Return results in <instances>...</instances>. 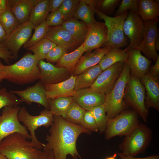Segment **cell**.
Listing matches in <instances>:
<instances>
[{
  "label": "cell",
  "instance_id": "cell-1",
  "mask_svg": "<svg viewBox=\"0 0 159 159\" xmlns=\"http://www.w3.org/2000/svg\"><path fill=\"white\" fill-rule=\"evenodd\" d=\"M54 121L46 136V144L43 149L52 150L55 159H67L70 155L73 158L78 156L82 159L77 150L76 142L82 133L91 132L80 125L69 122L62 117L53 115Z\"/></svg>",
  "mask_w": 159,
  "mask_h": 159
},
{
  "label": "cell",
  "instance_id": "cell-2",
  "mask_svg": "<svg viewBox=\"0 0 159 159\" xmlns=\"http://www.w3.org/2000/svg\"><path fill=\"white\" fill-rule=\"evenodd\" d=\"M39 60L35 54L28 52L13 64H2L0 69L3 80L22 85L39 80L40 72L38 65Z\"/></svg>",
  "mask_w": 159,
  "mask_h": 159
},
{
  "label": "cell",
  "instance_id": "cell-3",
  "mask_svg": "<svg viewBox=\"0 0 159 159\" xmlns=\"http://www.w3.org/2000/svg\"><path fill=\"white\" fill-rule=\"evenodd\" d=\"M42 151L19 133L9 135L0 142V153L7 159H37Z\"/></svg>",
  "mask_w": 159,
  "mask_h": 159
},
{
  "label": "cell",
  "instance_id": "cell-4",
  "mask_svg": "<svg viewBox=\"0 0 159 159\" xmlns=\"http://www.w3.org/2000/svg\"><path fill=\"white\" fill-rule=\"evenodd\" d=\"M130 76V69L126 62L113 88L105 95L104 104L109 119L115 117L126 107L124 99L125 91Z\"/></svg>",
  "mask_w": 159,
  "mask_h": 159
},
{
  "label": "cell",
  "instance_id": "cell-5",
  "mask_svg": "<svg viewBox=\"0 0 159 159\" xmlns=\"http://www.w3.org/2000/svg\"><path fill=\"white\" fill-rule=\"evenodd\" d=\"M151 129L146 125L139 123L132 131L125 136L119 148L122 153L135 157L143 153L150 143L152 137Z\"/></svg>",
  "mask_w": 159,
  "mask_h": 159
},
{
  "label": "cell",
  "instance_id": "cell-6",
  "mask_svg": "<svg viewBox=\"0 0 159 159\" xmlns=\"http://www.w3.org/2000/svg\"><path fill=\"white\" fill-rule=\"evenodd\" d=\"M145 87L140 79L131 75L125 91L124 100L145 122H147L148 110L145 105Z\"/></svg>",
  "mask_w": 159,
  "mask_h": 159
},
{
  "label": "cell",
  "instance_id": "cell-7",
  "mask_svg": "<svg viewBox=\"0 0 159 159\" xmlns=\"http://www.w3.org/2000/svg\"><path fill=\"white\" fill-rule=\"evenodd\" d=\"M128 11L116 16L111 17L96 11L98 17L105 21L108 31L107 41L103 45V47L108 46L112 48H120L128 46L129 40L125 36L123 31V24Z\"/></svg>",
  "mask_w": 159,
  "mask_h": 159
},
{
  "label": "cell",
  "instance_id": "cell-8",
  "mask_svg": "<svg viewBox=\"0 0 159 159\" xmlns=\"http://www.w3.org/2000/svg\"><path fill=\"white\" fill-rule=\"evenodd\" d=\"M18 118L20 122H22L29 130L32 143L35 147L41 150L45 144L37 140L35 131L41 126L47 128L52 125L54 121V116L50 110L45 109L41 111L39 115L34 116L30 115L26 107L23 106L20 108Z\"/></svg>",
  "mask_w": 159,
  "mask_h": 159
},
{
  "label": "cell",
  "instance_id": "cell-9",
  "mask_svg": "<svg viewBox=\"0 0 159 159\" xmlns=\"http://www.w3.org/2000/svg\"><path fill=\"white\" fill-rule=\"evenodd\" d=\"M139 115L132 110H124L115 118L109 119L105 131V139L126 136L139 123Z\"/></svg>",
  "mask_w": 159,
  "mask_h": 159
},
{
  "label": "cell",
  "instance_id": "cell-10",
  "mask_svg": "<svg viewBox=\"0 0 159 159\" xmlns=\"http://www.w3.org/2000/svg\"><path fill=\"white\" fill-rule=\"evenodd\" d=\"M20 107H5L0 115V142L6 136L19 133L28 140L31 136L26 127L19 121L18 114Z\"/></svg>",
  "mask_w": 159,
  "mask_h": 159
},
{
  "label": "cell",
  "instance_id": "cell-11",
  "mask_svg": "<svg viewBox=\"0 0 159 159\" xmlns=\"http://www.w3.org/2000/svg\"><path fill=\"white\" fill-rule=\"evenodd\" d=\"M34 26L29 21L19 24L3 42L15 59L21 48L29 40Z\"/></svg>",
  "mask_w": 159,
  "mask_h": 159
},
{
  "label": "cell",
  "instance_id": "cell-12",
  "mask_svg": "<svg viewBox=\"0 0 159 159\" xmlns=\"http://www.w3.org/2000/svg\"><path fill=\"white\" fill-rule=\"evenodd\" d=\"M125 63L118 62L103 71L90 88L105 95L108 94L115 85Z\"/></svg>",
  "mask_w": 159,
  "mask_h": 159
},
{
  "label": "cell",
  "instance_id": "cell-13",
  "mask_svg": "<svg viewBox=\"0 0 159 159\" xmlns=\"http://www.w3.org/2000/svg\"><path fill=\"white\" fill-rule=\"evenodd\" d=\"M123 29L125 35L129 40L127 50L135 48L143 39L144 22L138 14L130 11L124 21Z\"/></svg>",
  "mask_w": 159,
  "mask_h": 159
},
{
  "label": "cell",
  "instance_id": "cell-14",
  "mask_svg": "<svg viewBox=\"0 0 159 159\" xmlns=\"http://www.w3.org/2000/svg\"><path fill=\"white\" fill-rule=\"evenodd\" d=\"M159 19L148 21L144 23V29L141 42L134 49L142 52L146 57L155 62L159 54L156 51L154 44L157 33L159 31L158 25Z\"/></svg>",
  "mask_w": 159,
  "mask_h": 159
},
{
  "label": "cell",
  "instance_id": "cell-15",
  "mask_svg": "<svg viewBox=\"0 0 159 159\" xmlns=\"http://www.w3.org/2000/svg\"><path fill=\"white\" fill-rule=\"evenodd\" d=\"M10 92L18 96L21 104L25 103L29 105L35 103L39 104L45 109H49V100L47 99L45 86L40 80L33 86L22 90L10 91Z\"/></svg>",
  "mask_w": 159,
  "mask_h": 159
},
{
  "label": "cell",
  "instance_id": "cell-16",
  "mask_svg": "<svg viewBox=\"0 0 159 159\" xmlns=\"http://www.w3.org/2000/svg\"><path fill=\"white\" fill-rule=\"evenodd\" d=\"M107 28L104 23L96 21L89 27L86 37L83 43L85 52H91L100 48L107 41Z\"/></svg>",
  "mask_w": 159,
  "mask_h": 159
},
{
  "label": "cell",
  "instance_id": "cell-17",
  "mask_svg": "<svg viewBox=\"0 0 159 159\" xmlns=\"http://www.w3.org/2000/svg\"><path fill=\"white\" fill-rule=\"evenodd\" d=\"M38 65L40 72L39 80L44 86L64 80L71 73L64 68L57 67L43 60L39 61Z\"/></svg>",
  "mask_w": 159,
  "mask_h": 159
},
{
  "label": "cell",
  "instance_id": "cell-18",
  "mask_svg": "<svg viewBox=\"0 0 159 159\" xmlns=\"http://www.w3.org/2000/svg\"><path fill=\"white\" fill-rule=\"evenodd\" d=\"M141 52L135 49L127 50L128 64L130 74L140 79L148 72L152 61L142 55Z\"/></svg>",
  "mask_w": 159,
  "mask_h": 159
},
{
  "label": "cell",
  "instance_id": "cell-19",
  "mask_svg": "<svg viewBox=\"0 0 159 159\" xmlns=\"http://www.w3.org/2000/svg\"><path fill=\"white\" fill-rule=\"evenodd\" d=\"M105 95L95 91L90 87L76 91L73 100L86 111L104 104Z\"/></svg>",
  "mask_w": 159,
  "mask_h": 159
},
{
  "label": "cell",
  "instance_id": "cell-20",
  "mask_svg": "<svg viewBox=\"0 0 159 159\" xmlns=\"http://www.w3.org/2000/svg\"><path fill=\"white\" fill-rule=\"evenodd\" d=\"M145 91V105L148 110L153 108L159 111V78L153 77L147 73L140 78Z\"/></svg>",
  "mask_w": 159,
  "mask_h": 159
},
{
  "label": "cell",
  "instance_id": "cell-21",
  "mask_svg": "<svg viewBox=\"0 0 159 159\" xmlns=\"http://www.w3.org/2000/svg\"><path fill=\"white\" fill-rule=\"evenodd\" d=\"M77 75H72L62 81L45 85L47 99L48 100L62 97H73L76 91L74 89Z\"/></svg>",
  "mask_w": 159,
  "mask_h": 159
},
{
  "label": "cell",
  "instance_id": "cell-22",
  "mask_svg": "<svg viewBox=\"0 0 159 159\" xmlns=\"http://www.w3.org/2000/svg\"><path fill=\"white\" fill-rule=\"evenodd\" d=\"M111 49L110 47L105 46L82 56L72 72V75H78L86 69L98 64L104 56Z\"/></svg>",
  "mask_w": 159,
  "mask_h": 159
},
{
  "label": "cell",
  "instance_id": "cell-23",
  "mask_svg": "<svg viewBox=\"0 0 159 159\" xmlns=\"http://www.w3.org/2000/svg\"><path fill=\"white\" fill-rule=\"evenodd\" d=\"M45 38L51 40L57 46L68 49L78 43L61 25L49 27Z\"/></svg>",
  "mask_w": 159,
  "mask_h": 159
},
{
  "label": "cell",
  "instance_id": "cell-24",
  "mask_svg": "<svg viewBox=\"0 0 159 159\" xmlns=\"http://www.w3.org/2000/svg\"><path fill=\"white\" fill-rule=\"evenodd\" d=\"M39 0H11L12 6L9 7L19 24L28 21L33 6Z\"/></svg>",
  "mask_w": 159,
  "mask_h": 159
},
{
  "label": "cell",
  "instance_id": "cell-25",
  "mask_svg": "<svg viewBox=\"0 0 159 159\" xmlns=\"http://www.w3.org/2000/svg\"><path fill=\"white\" fill-rule=\"evenodd\" d=\"M95 0H80L73 16L84 22L89 27L96 21L94 17L96 11Z\"/></svg>",
  "mask_w": 159,
  "mask_h": 159
},
{
  "label": "cell",
  "instance_id": "cell-26",
  "mask_svg": "<svg viewBox=\"0 0 159 159\" xmlns=\"http://www.w3.org/2000/svg\"><path fill=\"white\" fill-rule=\"evenodd\" d=\"M61 26L78 43L84 41L89 29L84 22L73 17L64 21Z\"/></svg>",
  "mask_w": 159,
  "mask_h": 159
},
{
  "label": "cell",
  "instance_id": "cell-27",
  "mask_svg": "<svg viewBox=\"0 0 159 159\" xmlns=\"http://www.w3.org/2000/svg\"><path fill=\"white\" fill-rule=\"evenodd\" d=\"M102 71L98 64L83 71L77 76L74 85L75 90L90 87Z\"/></svg>",
  "mask_w": 159,
  "mask_h": 159
},
{
  "label": "cell",
  "instance_id": "cell-28",
  "mask_svg": "<svg viewBox=\"0 0 159 159\" xmlns=\"http://www.w3.org/2000/svg\"><path fill=\"white\" fill-rule=\"evenodd\" d=\"M138 15L144 22L159 19V1L138 0Z\"/></svg>",
  "mask_w": 159,
  "mask_h": 159
},
{
  "label": "cell",
  "instance_id": "cell-29",
  "mask_svg": "<svg viewBox=\"0 0 159 159\" xmlns=\"http://www.w3.org/2000/svg\"><path fill=\"white\" fill-rule=\"evenodd\" d=\"M127 48H112L102 57L98 64L103 71L119 62H126L127 59Z\"/></svg>",
  "mask_w": 159,
  "mask_h": 159
},
{
  "label": "cell",
  "instance_id": "cell-30",
  "mask_svg": "<svg viewBox=\"0 0 159 159\" xmlns=\"http://www.w3.org/2000/svg\"><path fill=\"white\" fill-rule=\"evenodd\" d=\"M49 12V0H39L33 6L28 21L35 27L45 21Z\"/></svg>",
  "mask_w": 159,
  "mask_h": 159
},
{
  "label": "cell",
  "instance_id": "cell-31",
  "mask_svg": "<svg viewBox=\"0 0 159 159\" xmlns=\"http://www.w3.org/2000/svg\"><path fill=\"white\" fill-rule=\"evenodd\" d=\"M85 52L82 43L74 51L69 53H66L56 63L55 66L63 67L72 73L80 58Z\"/></svg>",
  "mask_w": 159,
  "mask_h": 159
},
{
  "label": "cell",
  "instance_id": "cell-32",
  "mask_svg": "<svg viewBox=\"0 0 159 159\" xmlns=\"http://www.w3.org/2000/svg\"><path fill=\"white\" fill-rule=\"evenodd\" d=\"M73 100V97L50 99L49 101V110L53 115L60 116L64 118L67 111Z\"/></svg>",
  "mask_w": 159,
  "mask_h": 159
},
{
  "label": "cell",
  "instance_id": "cell-33",
  "mask_svg": "<svg viewBox=\"0 0 159 159\" xmlns=\"http://www.w3.org/2000/svg\"><path fill=\"white\" fill-rule=\"evenodd\" d=\"M56 46L51 40L44 38L26 49L32 52L40 60L45 59L50 50Z\"/></svg>",
  "mask_w": 159,
  "mask_h": 159
},
{
  "label": "cell",
  "instance_id": "cell-34",
  "mask_svg": "<svg viewBox=\"0 0 159 159\" xmlns=\"http://www.w3.org/2000/svg\"><path fill=\"white\" fill-rule=\"evenodd\" d=\"M86 111L73 100L64 119L69 122L80 125Z\"/></svg>",
  "mask_w": 159,
  "mask_h": 159
},
{
  "label": "cell",
  "instance_id": "cell-35",
  "mask_svg": "<svg viewBox=\"0 0 159 159\" xmlns=\"http://www.w3.org/2000/svg\"><path fill=\"white\" fill-rule=\"evenodd\" d=\"M0 23L7 36L20 24L8 5L7 9L0 14Z\"/></svg>",
  "mask_w": 159,
  "mask_h": 159
},
{
  "label": "cell",
  "instance_id": "cell-36",
  "mask_svg": "<svg viewBox=\"0 0 159 159\" xmlns=\"http://www.w3.org/2000/svg\"><path fill=\"white\" fill-rule=\"evenodd\" d=\"M100 133L105 132L109 119L106 113L104 104L94 107L90 110Z\"/></svg>",
  "mask_w": 159,
  "mask_h": 159
},
{
  "label": "cell",
  "instance_id": "cell-37",
  "mask_svg": "<svg viewBox=\"0 0 159 159\" xmlns=\"http://www.w3.org/2000/svg\"><path fill=\"white\" fill-rule=\"evenodd\" d=\"M121 1V0H95V11L110 16L114 13L115 9Z\"/></svg>",
  "mask_w": 159,
  "mask_h": 159
},
{
  "label": "cell",
  "instance_id": "cell-38",
  "mask_svg": "<svg viewBox=\"0 0 159 159\" xmlns=\"http://www.w3.org/2000/svg\"><path fill=\"white\" fill-rule=\"evenodd\" d=\"M20 104L15 95L8 92L5 87L0 88V110L5 107H16Z\"/></svg>",
  "mask_w": 159,
  "mask_h": 159
},
{
  "label": "cell",
  "instance_id": "cell-39",
  "mask_svg": "<svg viewBox=\"0 0 159 159\" xmlns=\"http://www.w3.org/2000/svg\"><path fill=\"white\" fill-rule=\"evenodd\" d=\"M49 27L45 21L34 27V31L33 34L23 46V47L26 49L45 38Z\"/></svg>",
  "mask_w": 159,
  "mask_h": 159
},
{
  "label": "cell",
  "instance_id": "cell-40",
  "mask_svg": "<svg viewBox=\"0 0 159 159\" xmlns=\"http://www.w3.org/2000/svg\"><path fill=\"white\" fill-rule=\"evenodd\" d=\"M79 0H63V3L58 10L63 16L64 21L73 17Z\"/></svg>",
  "mask_w": 159,
  "mask_h": 159
},
{
  "label": "cell",
  "instance_id": "cell-41",
  "mask_svg": "<svg viewBox=\"0 0 159 159\" xmlns=\"http://www.w3.org/2000/svg\"><path fill=\"white\" fill-rule=\"evenodd\" d=\"M127 10H130L138 14V0H122L119 8L116 11L115 16H119Z\"/></svg>",
  "mask_w": 159,
  "mask_h": 159
},
{
  "label": "cell",
  "instance_id": "cell-42",
  "mask_svg": "<svg viewBox=\"0 0 159 159\" xmlns=\"http://www.w3.org/2000/svg\"><path fill=\"white\" fill-rule=\"evenodd\" d=\"M68 50L64 47L57 45L50 50L45 59L48 62L57 63L62 56L67 53Z\"/></svg>",
  "mask_w": 159,
  "mask_h": 159
},
{
  "label": "cell",
  "instance_id": "cell-43",
  "mask_svg": "<svg viewBox=\"0 0 159 159\" xmlns=\"http://www.w3.org/2000/svg\"><path fill=\"white\" fill-rule=\"evenodd\" d=\"M80 125L91 132H97L98 128L90 111H86Z\"/></svg>",
  "mask_w": 159,
  "mask_h": 159
},
{
  "label": "cell",
  "instance_id": "cell-44",
  "mask_svg": "<svg viewBox=\"0 0 159 159\" xmlns=\"http://www.w3.org/2000/svg\"><path fill=\"white\" fill-rule=\"evenodd\" d=\"M64 21L63 16L58 10L49 14L45 21L49 27L61 26Z\"/></svg>",
  "mask_w": 159,
  "mask_h": 159
},
{
  "label": "cell",
  "instance_id": "cell-45",
  "mask_svg": "<svg viewBox=\"0 0 159 159\" xmlns=\"http://www.w3.org/2000/svg\"><path fill=\"white\" fill-rule=\"evenodd\" d=\"M0 58L8 64L11 60L15 59L11 53L3 42H0Z\"/></svg>",
  "mask_w": 159,
  "mask_h": 159
},
{
  "label": "cell",
  "instance_id": "cell-46",
  "mask_svg": "<svg viewBox=\"0 0 159 159\" xmlns=\"http://www.w3.org/2000/svg\"><path fill=\"white\" fill-rule=\"evenodd\" d=\"M147 73L153 77L159 78V55L155 64L150 67Z\"/></svg>",
  "mask_w": 159,
  "mask_h": 159
},
{
  "label": "cell",
  "instance_id": "cell-47",
  "mask_svg": "<svg viewBox=\"0 0 159 159\" xmlns=\"http://www.w3.org/2000/svg\"><path fill=\"white\" fill-rule=\"evenodd\" d=\"M63 1V0H49V11L52 12L58 10Z\"/></svg>",
  "mask_w": 159,
  "mask_h": 159
},
{
  "label": "cell",
  "instance_id": "cell-48",
  "mask_svg": "<svg viewBox=\"0 0 159 159\" xmlns=\"http://www.w3.org/2000/svg\"><path fill=\"white\" fill-rule=\"evenodd\" d=\"M37 159H55V158L52 150L43 149Z\"/></svg>",
  "mask_w": 159,
  "mask_h": 159
},
{
  "label": "cell",
  "instance_id": "cell-49",
  "mask_svg": "<svg viewBox=\"0 0 159 159\" xmlns=\"http://www.w3.org/2000/svg\"><path fill=\"white\" fill-rule=\"evenodd\" d=\"M117 155L121 159H159V155H154L143 158H135L124 154L122 153H119Z\"/></svg>",
  "mask_w": 159,
  "mask_h": 159
},
{
  "label": "cell",
  "instance_id": "cell-50",
  "mask_svg": "<svg viewBox=\"0 0 159 159\" xmlns=\"http://www.w3.org/2000/svg\"><path fill=\"white\" fill-rule=\"evenodd\" d=\"M6 37L5 31L0 23V42H3Z\"/></svg>",
  "mask_w": 159,
  "mask_h": 159
},
{
  "label": "cell",
  "instance_id": "cell-51",
  "mask_svg": "<svg viewBox=\"0 0 159 159\" xmlns=\"http://www.w3.org/2000/svg\"><path fill=\"white\" fill-rule=\"evenodd\" d=\"M7 7V0H0V8L3 11L5 10Z\"/></svg>",
  "mask_w": 159,
  "mask_h": 159
},
{
  "label": "cell",
  "instance_id": "cell-52",
  "mask_svg": "<svg viewBox=\"0 0 159 159\" xmlns=\"http://www.w3.org/2000/svg\"><path fill=\"white\" fill-rule=\"evenodd\" d=\"M154 47L156 51L159 50V31L157 32L155 41Z\"/></svg>",
  "mask_w": 159,
  "mask_h": 159
},
{
  "label": "cell",
  "instance_id": "cell-53",
  "mask_svg": "<svg viewBox=\"0 0 159 159\" xmlns=\"http://www.w3.org/2000/svg\"><path fill=\"white\" fill-rule=\"evenodd\" d=\"M117 155V154L115 153L112 156L107 157L105 159H116Z\"/></svg>",
  "mask_w": 159,
  "mask_h": 159
},
{
  "label": "cell",
  "instance_id": "cell-54",
  "mask_svg": "<svg viewBox=\"0 0 159 159\" xmlns=\"http://www.w3.org/2000/svg\"><path fill=\"white\" fill-rule=\"evenodd\" d=\"M2 63L1 62V60H0V67ZM3 80V78L1 74V71L0 69V83Z\"/></svg>",
  "mask_w": 159,
  "mask_h": 159
},
{
  "label": "cell",
  "instance_id": "cell-55",
  "mask_svg": "<svg viewBox=\"0 0 159 159\" xmlns=\"http://www.w3.org/2000/svg\"><path fill=\"white\" fill-rule=\"evenodd\" d=\"M0 159H7L4 155L0 153Z\"/></svg>",
  "mask_w": 159,
  "mask_h": 159
},
{
  "label": "cell",
  "instance_id": "cell-56",
  "mask_svg": "<svg viewBox=\"0 0 159 159\" xmlns=\"http://www.w3.org/2000/svg\"><path fill=\"white\" fill-rule=\"evenodd\" d=\"M78 157V156L75 157L73 158V159H79Z\"/></svg>",
  "mask_w": 159,
  "mask_h": 159
},
{
  "label": "cell",
  "instance_id": "cell-57",
  "mask_svg": "<svg viewBox=\"0 0 159 159\" xmlns=\"http://www.w3.org/2000/svg\"><path fill=\"white\" fill-rule=\"evenodd\" d=\"M3 11L0 8V14L2 13Z\"/></svg>",
  "mask_w": 159,
  "mask_h": 159
},
{
  "label": "cell",
  "instance_id": "cell-58",
  "mask_svg": "<svg viewBox=\"0 0 159 159\" xmlns=\"http://www.w3.org/2000/svg\"><path fill=\"white\" fill-rule=\"evenodd\" d=\"M0 87H1V85H0Z\"/></svg>",
  "mask_w": 159,
  "mask_h": 159
}]
</instances>
